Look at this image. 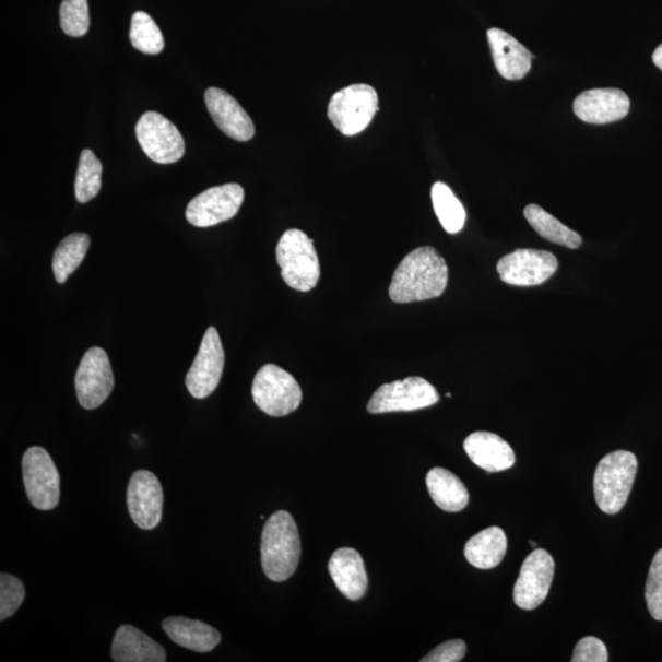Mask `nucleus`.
Instances as JSON below:
<instances>
[{
    "label": "nucleus",
    "instance_id": "nucleus-1",
    "mask_svg": "<svg viewBox=\"0 0 662 662\" xmlns=\"http://www.w3.org/2000/svg\"><path fill=\"white\" fill-rule=\"evenodd\" d=\"M447 285L446 259L434 247H419L397 268L389 296L397 304L418 303L444 295Z\"/></svg>",
    "mask_w": 662,
    "mask_h": 662
},
{
    "label": "nucleus",
    "instance_id": "nucleus-2",
    "mask_svg": "<svg viewBox=\"0 0 662 662\" xmlns=\"http://www.w3.org/2000/svg\"><path fill=\"white\" fill-rule=\"evenodd\" d=\"M260 554L270 580L280 583L294 576L300 558V539L295 520L287 511L279 510L267 521Z\"/></svg>",
    "mask_w": 662,
    "mask_h": 662
},
{
    "label": "nucleus",
    "instance_id": "nucleus-3",
    "mask_svg": "<svg viewBox=\"0 0 662 662\" xmlns=\"http://www.w3.org/2000/svg\"><path fill=\"white\" fill-rule=\"evenodd\" d=\"M638 470V460L627 450H616L601 459L594 477L599 508L617 515L627 504Z\"/></svg>",
    "mask_w": 662,
    "mask_h": 662
},
{
    "label": "nucleus",
    "instance_id": "nucleus-4",
    "mask_svg": "<svg viewBox=\"0 0 662 662\" xmlns=\"http://www.w3.org/2000/svg\"><path fill=\"white\" fill-rule=\"evenodd\" d=\"M276 260L285 283L300 293L314 289L320 279V264L315 240L304 230L288 229L280 238Z\"/></svg>",
    "mask_w": 662,
    "mask_h": 662
},
{
    "label": "nucleus",
    "instance_id": "nucleus-5",
    "mask_svg": "<svg viewBox=\"0 0 662 662\" xmlns=\"http://www.w3.org/2000/svg\"><path fill=\"white\" fill-rule=\"evenodd\" d=\"M378 94L373 86L355 84L340 90L328 106L330 122L341 134L363 133L378 113Z\"/></svg>",
    "mask_w": 662,
    "mask_h": 662
},
{
    "label": "nucleus",
    "instance_id": "nucleus-6",
    "mask_svg": "<svg viewBox=\"0 0 662 662\" xmlns=\"http://www.w3.org/2000/svg\"><path fill=\"white\" fill-rule=\"evenodd\" d=\"M252 395L256 405L273 417L289 415L303 403V390L297 380L285 369L272 364L258 370Z\"/></svg>",
    "mask_w": 662,
    "mask_h": 662
},
{
    "label": "nucleus",
    "instance_id": "nucleus-7",
    "mask_svg": "<svg viewBox=\"0 0 662 662\" xmlns=\"http://www.w3.org/2000/svg\"><path fill=\"white\" fill-rule=\"evenodd\" d=\"M437 389L421 377L395 380L379 387L367 405L369 414L401 413L416 411L437 404Z\"/></svg>",
    "mask_w": 662,
    "mask_h": 662
},
{
    "label": "nucleus",
    "instance_id": "nucleus-8",
    "mask_svg": "<svg viewBox=\"0 0 662 662\" xmlns=\"http://www.w3.org/2000/svg\"><path fill=\"white\" fill-rule=\"evenodd\" d=\"M135 134L140 146L156 164H176L185 156V140L178 128L162 114H144L138 120Z\"/></svg>",
    "mask_w": 662,
    "mask_h": 662
},
{
    "label": "nucleus",
    "instance_id": "nucleus-9",
    "mask_svg": "<svg viewBox=\"0 0 662 662\" xmlns=\"http://www.w3.org/2000/svg\"><path fill=\"white\" fill-rule=\"evenodd\" d=\"M26 495L38 510H52L59 504L60 477L51 456L42 447H32L23 458Z\"/></svg>",
    "mask_w": 662,
    "mask_h": 662
},
{
    "label": "nucleus",
    "instance_id": "nucleus-10",
    "mask_svg": "<svg viewBox=\"0 0 662 662\" xmlns=\"http://www.w3.org/2000/svg\"><path fill=\"white\" fill-rule=\"evenodd\" d=\"M244 200L245 189L237 184L213 187L190 200L186 217L196 227H212L235 217Z\"/></svg>",
    "mask_w": 662,
    "mask_h": 662
},
{
    "label": "nucleus",
    "instance_id": "nucleus-11",
    "mask_svg": "<svg viewBox=\"0 0 662 662\" xmlns=\"http://www.w3.org/2000/svg\"><path fill=\"white\" fill-rule=\"evenodd\" d=\"M115 377L106 351L93 347L76 370L75 389L80 405L86 410L102 406L113 393Z\"/></svg>",
    "mask_w": 662,
    "mask_h": 662
},
{
    "label": "nucleus",
    "instance_id": "nucleus-12",
    "mask_svg": "<svg viewBox=\"0 0 662 662\" xmlns=\"http://www.w3.org/2000/svg\"><path fill=\"white\" fill-rule=\"evenodd\" d=\"M557 258L547 250L517 249L501 258L497 272L504 283L513 286H537L557 272Z\"/></svg>",
    "mask_w": 662,
    "mask_h": 662
},
{
    "label": "nucleus",
    "instance_id": "nucleus-13",
    "mask_svg": "<svg viewBox=\"0 0 662 662\" xmlns=\"http://www.w3.org/2000/svg\"><path fill=\"white\" fill-rule=\"evenodd\" d=\"M225 366V351L217 330L210 327L200 344L192 367L188 370L186 386L196 399H205L216 390Z\"/></svg>",
    "mask_w": 662,
    "mask_h": 662
},
{
    "label": "nucleus",
    "instance_id": "nucleus-14",
    "mask_svg": "<svg viewBox=\"0 0 662 662\" xmlns=\"http://www.w3.org/2000/svg\"><path fill=\"white\" fill-rule=\"evenodd\" d=\"M555 576V560L547 551L537 548L521 566L515 587V603L519 608L534 610L546 600Z\"/></svg>",
    "mask_w": 662,
    "mask_h": 662
},
{
    "label": "nucleus",
    "instance_id": "nucleus-15",
    "mask_svg": "<svg viewBox=\"0 0 662 662\" xmlns=\"http://www.w3.org/2000/svg\"><path fill=\"white\" fill-rule=\"evenodd\" d=\"M127 505L140 529H155L162 521L164 508V490L158 478L147 470L137 471L129 481Z\"/></svg>",
    "mask_w": 662,
    "mask_h": 662
},
{
    "label": "nucleus",
    "instance_id": "nucleus-16",
    "mask_svg": "<svg viewBox=\"0 0 662 662\" xmlns=\"http://www.w3.org/2000/svg\"><path fill=\"white\" fill-rule=\"evenodd\" d=\"M630 102L618 88H594L575 99V114L590 125H607L624 119L629 113Z\"/></svg>",
    "mask_w": 662,
    "mask_h": 662
},
{
    "label": "nucleus",
    "instance_id": "nucleus-17",
    "mask_svg": "<svg viewBox=\"0 0 662 662\" xmlns=\"http://www.w3.org/2000/svg\"><path fill=\"white\" fill-rule=\"evenodd\" d=\"M210 116L223 132L237 142H248L256 134L252 118L225 90L210 87L205 92Z\"/></svg>",
    "mask_w": 662,
    "mask_h": 662
},
{
    "label": "nucleus",
    "instance_id": "nucleus-18",
    "mask_svg": "<svg viewBox=\"0 0 662 662\" xmlns=\"http://www.w3.org/2000/svg\"><path fill=\"white\" fill-rule=\"evenodd\" d=\"M487 38L498 73L507 80L525 78L531 69L533 55L517 38L500 28H490Z\"/></svg>",
    "mask_w": 662,
    "mask_h": 662
},
{
    "label": "nucleus",
    "instance_id": "nucleus-19",
    "mask_svg": "<svg viewBox=\"0 0 662 662\" xmlns=\"http://www.w3.org/2000/svg\"><path fill=\"white\" fill-rule=\"evenodd\" d=\"M329 574L345 598L356 601L365 596L368 577L365 561L356 549H336L329 560Z\"/></svg>",
    "mask_w": 662,
    "mask_h": 662
},
{
    "label": "nucleus",
    "instance_id": "nucleus-20",
    "mask_svg": "<svg viewBox=\"0 0 662 662\" xmlns=\"http://www.w3.org/2000/svg\"><path fill=\"white\" fill-rule=\"evenodd\" d=\"M464 449L470 460L488 473H499L516 463L513 449L504 438L495 434L480 430L470 435L464 441Z\"/></svg>",
    "mask_w": 662,
    "mask_h": 662
},
{
    "label": "nucleus",
    "instance_id": "nucleus-21",
    "mask_svg": "<svg viewBox=\"0 0 662 662\" xmlns=\"http://www.w3.org/2000/svg\"><path fill=\"white\" fill-rule=\"evenodd\" d=\"M113 659L116 662H165L166 651L144 631L126 625L116 631Z\"/></svg>",
    "mask_w": 662,
    "mask_h": 662
},
{
    "label": "nucleus",
    "instance_id": "nucleus-22",
    "mask_svg": "<svg viewBox=\"0 0 662 662\" xmlns=\"http://www.w3.org/2000/svg\"><path fill=\"white\" fill-rule=\"evenodd\" d=\"M163 628L174 643L197 653H209L221 641L218 630L202 620L168 617L163 622Z\"/></svg>",
    "mask_w": 662,
    "mask_h": 662
},
{
    "label": "nucleus",
    "instance_id": "nucleus-23",
    "mask_svg": "<svg viewBox=\"0 0 662 662\" xmlns=\"http://www.w3.org/2000/svg\"><path fill=\"white\" fill-rule=\"evenodd\" d=\"M507 547L505 531L498 527H490L468 541L464 555L471 566L478 569H493L504 560Z\"/></svg>",
    "mask_w": 662,
    "mask_h": 662
},
{
    "label": "nucleus",
    "instance_id": "nucleus-24",
    "mask_svg": "<svg viewBox=\"0 0 662 662\" xmlns=\"http://www.w3.org/2000/svg\"><path fill=\"white\" fill-rule=\"evenodd\" d=\"M426 484L430 498L440 509L457 513L469 505V490L463 481L446 469L428 471Z\"/></svg>",
    "mask_w": 662,
    "mask_h": 662
},
{
    "label": "nucleus",
    "instance_id": "nucleus-25",
    "mask_svg": "<svg viewBox=\"0 0 662 662\" xmlns=\"http://www.w3.org/2000/svg\"><path fill=\"white\" fill-rule=\"evenodd\" d=\"M524 215L531 227L552 244L569 249H578L583 244V238L576 230L561 224L559 220L536 204L528 205Z\"/></svg>",
    "mask_w": 662,
    "mask_h": 662
},
{
    "label": "nucleus",
    "instance_id": "nucleus-26",
    "mask_svg": "<svg viewBox=\"0 0 662 662\" xmlns=\"http://www.w3.org/2000/svg\"><path fill=\"white\" fill-rule=\"evenodd\" d=\"M90 248L86 234H72L66 237L55 250L54 273L58 284H64L70 275L83 263Z\"/></svg>",
    "mask_w": 662,
    "mask_h": 662
},
{
    "label": "nucleus",
    "instance_id": "nucleus-27",
    "mask_svg": "<svg viewBox=\"0 0 662 662\" xmlns=\"http://www.w3.org/2000/svg\"><path fill=\"white\" fill-rule=\"evenodd\" d=\"M430 197L440 225L450 235L459 234L465 226L466 212L453 190L445 184L437 182L430 190Z\"/></svg>",
    "mask_w": 662,
    "mask_h": 662
},
{
    "label": "nucleus",
    "instance_id": "nucleus-28",
    "mask_svg": "<svg viewBox=\"0 0 662 662\" xmlns=\"http://www.w3.org/2000/svg\"><path fill=\"white\" fill-rule=\"evenodd\" d=\"M103 186V164L92 152L85 149L80 155L75 178V197L79 203L85 204L99 193Z\"/></svg>",
    "mask_w": 662,
    "mask_h": 662
},
{
    "label": "nucleus",
    "instance_id": "nucleus-29",
    "mask_svg": "<svg viewBox=\"0 0 662 662\" xmlns=\"http://www.w3.org/2000/svg\"><path fill=\"white\" fill-rule=\"evenodd\" d=\"M130 43L138 51L158 55L164 51L165 39L154 19L144 12H137L130 25Z\"/></svg>",
    "mask_w": 662,
    "mask_h": 662
},
{
    "label": "nucleus",
    "instance_id": "nucleus-30",
    "mask_svg": "<svg viewBox=\"0 0 662 662\" xmlns=\"http://www.w3.org/2000/svg\"><path fill=\"white\" fill-rule=\"evenodd\" d=\"M60 27L70 37H82L90 27L87 0H63L60 5Z\"/></svg>",
    "mask_w": 662,
    "mask_h": 662
},
{
    "label": "nucleus",
    "instance_id": "nucleus-31",
    "mask_svg": "<svg viewBox=\"0 0 662 662\" xmlns=\"http://www.w3.org/2000/svg\"><path fill=\"white\" fill-rule=\"evenodd\" d=\"M25 595L22 580L8 574L0 575V620L12 617L23 605Z\"/></svg>",
    "mask_w": 662,
    "mask_h": 662
},
{
    "label": "nucleus",
    "instance_id": "nucleus-32",
    "mask_svg": "<svg viewBox=\"0 0 662 662\" xmlns=\"http://www.w3.org/2000/svg\"><path fill=\"white\" fill-rule=\"evenodd\" d=\"M646 600L650 615L657 620H662V549L657 552L650 566Z\"/></svg>",
    "mask_w": 662,
    "mask_h": 662
},
{
    "label": "nucleus",
    "instance_id": "nucleus-33",
    "mask_svg": "<svg viewBox=\"0 0 662 662\" xmlns=\"http://www.w3.org/2000/svg\"><path fill=\"white\" fill-rule=\"evenodd\" d=\"M571 661L606 662L608 661L607 648L604 641H601L595 637H586L577 645Z\"/></svg>",
    "mask_w": 662,
    "mask_h": 662
},
{
    "label": "nucleus",
    "instance_id": "nucleus-34",
    "mask_svg": "<svg viewBox=\"0 0 662 662\" xmlns=\"http://www.w3.org/2000/svg\"><path fill=\"white\" fill-rule=\"evenodd\" d=\"M466 654L465 641L460 639L448 640L446 643L438 646L425 657L423 662H459Z\"/></svg>",
    "mask_w": 662,
    "mask_h": 662
},
{
    "label": "nucleus",
    "instance_id": "nucleus-35",
    "mask_svg": "<svg viewBox=\"0 0 662 662\" xmlns=\"http://www.w3.org/2000/svg\"><path fill=\"white\" fill-rule=\"evenodd\" d=\"M654 64L662 70V45H660L653 55Z\"/></svg>",
    "mask_w": 662,
    "mask_h": 662
},
{
    "label": "nucleus",
    "instance_id": "nucleus-36",
    "mask_svg": "<svg viewBox=\"0 0 662 662\" xmlns=\"http://www.w3.org/2000/svg\"><path fill=\"white\" fill-rule=\"evenodd\" d=\"M530 544H531V546L536 547V544H535V543H530Z\"/></svg>",
    "mask_w": 662,
    "mask_h": 662
},
{
    "label": "nucleus",
    "instance_id": "nucleus-37",
    "mask_svg": "<svg viewBox=\"0 0 662 662\" xmlns=\"http://www.w3.org/2000/svg\"><path fill=\"white\" fill-rule=\"evenodd\" d=\"M446 397H447V398H450V397H451V394L447 393V394H446Z\"/></svg>",
    "mask_w": 662,
    "mask_h": 662
}]
</instances>
